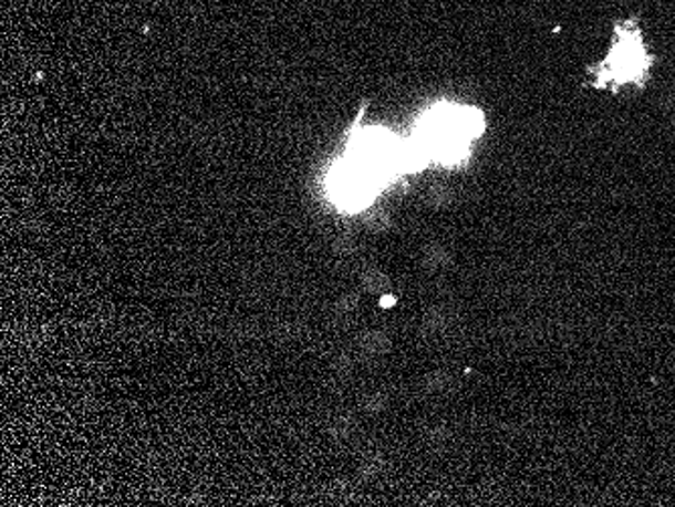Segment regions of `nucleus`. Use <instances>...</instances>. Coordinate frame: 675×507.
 Segmentation results:
<instances>
[{"label":"nucleus","instance_id":"f257e3e1","mask_svg":"<svg viewBox=\"0 0 675 507\" xmlns=\"http://www.w3.org/2000/svg\"><path fill=\"white\" fill-rule=\"evenodd\" d=\"M484 130V117L467 107H443L435 112L423 130L420 151L443 162H457L466 156L469 139Z\"/></svg>","mask_w":675,"mask_h":507},{"label":"nucleus","instance_id":"f03ea898","mask_svg":"<svg viewBox=\"0 0 675 507\" xmlns=\"http://www.w3.org/2000/svg\"><path fill=\"white\" fill-rule=\"evenodd\" d=\"M652 70V55L643 41L637 24L633 21L617 24L615 41L605 61L596 71V85L601 87H623L643 85Z\"/></svg>","mask_w":675,"mask_h":507},{"label":"nucleus","instance_id":"7ed1b4c3","mask_svg":"<svg viewBox=\"0 0 675 507\" xmlns=\"http://www.w3.org/2000/svg\"><path fill=\"white\" fill-rule=\"evenodd\" d=\"M378 178L371 170H366L361 162L352 158L338 166L332 186H334V195L342 205L362 207L368 203Z\"/></svg>","mask_w":675,"mask_h":507}]
</instances>
